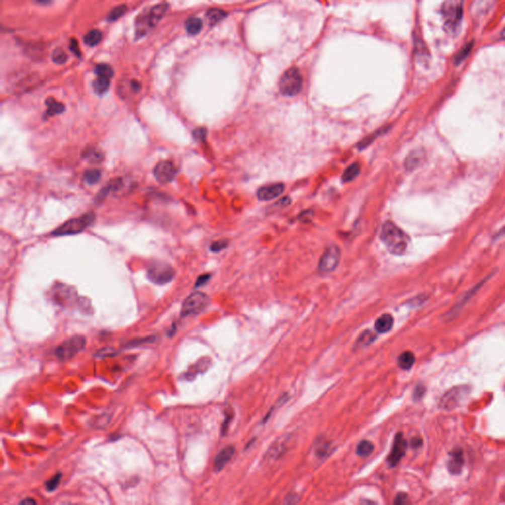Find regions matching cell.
Returning <instances> with one entry per match:
<instances>
[{
  "label": "cell",
  "mask_w": 505,
  "mask_h": 505,
  "mask_svg": "<svg viewBox=\"0 0 505 505\" xmlns=\"http://www.w3.org/2000/svg\"><path fill=\"white\" fill-rule=\"evenodd\" d=\"M424 160V152L420 149H416L410 152L404 161V168L407 171H412L417 168Z\"/></svg>",
  "instance_id": "obj_16"
},
{
  "label": "cell",
  "mask_w": 505,
  "mask_h": 505,
  "mask_svg": "<svg viewBox=\"0 0 505 505\" xmlns=\"http://www.w3.org/2000/svg\"><path fill=\"white\" fill-rule=\"evenodd\" d=\"M37 2H39L40 4H44V5H47V4H50L52 0H36Z\"/></svg>",
  "instance_id": "obj_46"
},
{
  "label": "cell",
  "mask_w": 505,
  "mask_h": 505,
  "mask_svg": "<svg viewBox=\"0 0 505 505\" xmlns=\"http://www.w3.org/2000/svg\"><path fill=\"white\" fill-rule=\"evenodd\" d=\"M86 340L84 336L81 335H75L67 341L63 342L61 345H59L54 354L55 356L61 360V361H66L72 357H74L76 354H79L85 347Z\"/></svg>",
  "instance_id": "obj_6"
},
{
  "label": "cell",
  "mask_w": 505,
  "mask_h": 505,
  "mask_svg": "<svg viewBox=\"0 0 505 505\" xmlns=\"http://www.w3.org/2000/svg\"><path fill=\"white\" fill-rule=\"evenodd\" d=\"M209 278H210V275H208V274L202 275L200 278L197 279V282H196V285H195V286H196V287H200V286H202V285L205 284V283L209 280Z\"/></svg>",
  "instance_id": "obj_40"
},
{
  "label": "cell",
  "mask_w": 505,
  "mask_h": 505,
  "mask_svg": "<svg viewBox=\"0 0 505 505\" xmlns=\"http://www.w3.org/2000/svg\"><path fill=\"white\" fill-rule=\"evenodd\" d=\"M406 447H407V443L403 436V433H401V432L398 433L396 435V438H395V441H394V444L392 447V451L388 457V463L391 467H396L400 463V461L402 460V458L405 454Z\"/></svg>",
  "instance_id": "obj_11"
},
{
  "label": "cell",
  "mask_w": 505,
  "mask_h": 505,
  "mask_svg": "<svg viewBox=\"0 0 505 505\" xmlns=\"http://www.w3.org/2000/svg\"><path fill=\"white\" fill-rule=\"evenodd\" d=\"M425 392H426V389L424 388V386H417V387H416V389H415V391H414V393H413V398H414V400H415V401L420 400V399L423 398V396H424Z\"/></svg>",
  "instance_id": "obj_39"
},
{
  "label": "cell",
  "mask_w": 505,
  "mask_h": 505,
  "mask_svg": "<svg viewBox=\"0 0 505 505\" xmlns=\"http://www.w3.org/2000/svg\"><path fill=\"white\" fill-rule=\"evenodd\" d=\"M95 73L99 77H105L111 79L114 75V71L108 64H98L95 68Z\"/></svg>",
  "instance_id": "obj_30"
},
{
  "label": "cell",
  "mask_w": 505,
  "mask_h": 505,
  "mask_svg": "<svg viewBox=\"0 0 505 505\" xmlns=\"http://www.w3.org/2000/svg\"><path fill=\"white\" fill-rule=\"evenodd\" d=\"M235 454V447L234 446H227L224 449H222L217 456L215 457L214 460V470L216 472L221 471L226 465L228 462L232 459V457Z\"/></svg>",
  "instance_id": "obj_14"
},
{
  "label": "cell",
  "mask_w": 505,
  "mask_h": 505,
  "mask_svg": "<svg viewBox=\"0 0 505 505\" xmlns=\"http://www.w3.org/2000/svg\"><path fill=\"white\" fill-rule=\"evenodd\" d=\"M410 445L411 447L413 448H417L418 446L422 445V439L419 437H414L411 439V442H410Z\"/></svg>",
  "instance_id": "obj_44"
},
{
  "label": "cell",
  "mask_w": 505,
  "mask_h": 505,
  "mask_svg": "<svg viewBox=\"0 0 505 505\" xmlns=\"http://www.w3.org/2000/svg\"><path fill=\"white\" fill-rule=\"evenodd\" d=\"M51 58H52L53 62L56 63V64H64L67 61L68 57H67L66 53L64 52L63 50L56 49V50H54L53 52H52Z\"/></svg>",
  "instance_id": "obj_32"
},
{
  "label": "cell",
  "mask_w": 505,
  "mask_h": 505,
  "mask_svg": "<svg viewBox=\"0 0 505 505\" xmlns=\"http://www.w3.org/2000/svg\"><path fill=\"white\" fill-rule=\"evenodd\" d=\"M374 450V445L368 440H362L356 446V454L360 457H367Z\"/></svg>",
  "instance_id": "obj_26"
},
{
  "label": "cell",
  "mask_w": 505,
  "mask_h": 505,
  "mask_svg": "<svg viewBox=\"0 0 505 505\" xmlns=\"http://www.w3.org/2000/svg\"><path fill=\"white\" fill-rule=\"evenodd\" d=\"M228 246L227 241L225 240H220V241H216L214 243H212L210 245V251L214 252H221L223 251L224 249H226Z\"/></svg>",
  "instance_id": "obj_34"
},
{
  "label": "cell",
  "mask_w": 505,
  "mask_h": 505,
  "mask_svg": "<svg viewBox=\"0 0 505 505\" xmlns=\"http://www.w3.org/2000/svg\"><path fill=\"white\" fill-rule=\"evenodd\" d=\"M473 46H474V43H473V42H470V43H468L467 45H465V46H464V47L460 50V51L456 54L454 59V63L456 65L461 64V63H462V62L466 59V57H468V55L470 54V52H471L472 49H473Z\"/></svg>",
  "instance_id": "obj_28"
},
{
  "label": "cell",
  "mask_w": 505,
  "mask_h": 505,
  "mask_svg": "<svg viewBox=\"0 0 505 505\" xmlns=\"http://www.w3.org/2000/svg\"><path fill=\"white\" fill-rule=\"evenodd\" d=\"M303 86L302 75L298 68L291 67L287 69L279 80V91L284 96L297 95Z\"/></svg>",
  "instance_id": "obj_4"
},
{
  "label": "cell",
  "mask_w": 505,
  "mask_h": 505,
  "mask_svg": "<svg viewBox=\"0 0 505 505\" xmlns=\"http://www.w3.org/2000/svg\"><path fill=\"white\" fill-rule=\"evenodd\" d=\"M415 362V356L411 352H404L400 355L398 359V363L400 367L404 370L410 369Z\"/></svg>",
  "instance_id": "obj_19"
},
{
  "label": "cell",
  "mask_w": 505,
  "mask_h": 505,
  "mask_svg": "<svg viewBox=\"0 0 505 505\" xmlns=\"http://www.w3.org/2000/svg\"><path fill=\"white\" fill-rule=\"evenodd\" d=\"M284 189L285 188L282 183L264 186L258 190L257 196L260 201H272L280 196L283 193Z\"/></svg>",
  "instance_id": "obj_12"
},
{
  "label": "cell",
  "mask_w": 505,
  "mask_h": 505,
  "mask_svg": "<svg viewBox=\"0 0 505 505\" xmlns=\"http://www.w3.org/2000/svg\"><path fill=\"white\" fill-rule=\"evenodd\" d=\"M206 133H207L206 128H204V127H199V128H196V129L194 130V132H193V136H194V138H195L196 140H198V141H203V140L205 139V137H206Z\"/></svg>",
  "instance_id": "obj_36"
},
{
  "label": "cell",
  "mask_w": 505,
  "mask_h": 505,
  "mask_svg": "<svg viewBox=\"0 0 505 505\" xmlns=\"http://www.w3.org/2000/svg\"><path fill=\"white\" fill-rule=\"evenodd\" d=\"M206 16L210 25H215L226 17V12L219 8H211L207 11Z\"/></svg>",
  "instance_id": "obj_20"
},
{
  "label": "cell",
  "mask_w": 505,
  "mask_h": 505,
  "mask_svg": "<svg viewBox=\"0 0 505 505\" xmlns=\"http://www.w3.org/2000/svg\"><path fill=\"white\" fill-rule=\"evenodd\" d=\"M501 36H502V38H503V39H505V29L504 30H503V31H502V33H501Z\"/></svg>",
  "instance_id": "obj_47"
},
{
  "label": "cell",
  "mask_w": 505,
  "mask_h": 505,
  "mask_svg": "<svg viewBox=\"0 0 505 505\" xmlns=\"http://www.w3.org/2000/svg\"><path fill=\"white\" fill-rule=\"evenodd\" d=\"M70 50L73 51V53H75L76 56H80L81 53H80V50H79V46L74 39L70 43Z\"/></svg>",
  "instance_id": "obj_42"
},
{
  "label": "cell",
  "mask_w": 505,
  "mask_h": 505,
  "mask_svg": "<svg viewBox=\"0 0 505 505\" xmlns=\"http://www.w3.org/2000/svg\"><path fill=\"white\" fill-rule=\"evenodd\" d=\"M328 444L327 443H320L319 446L317 447V454L319 456H325V455L328 454Z\"/></svg>",
  "instance_id": "obj_38"
},
{
  "label": "cell",
  "mask_w": 505,
  "mask_h": 505,
  "mask_svg": "<svg viewBox=\"0 0 505 505\" xmlns=\"http://www.w3.org/2000/svg\"><path fill=\"white\" fill-rule=\"evenodd\" d=\"M95 220V215L92 212L84 214L80 217L73 218L63 223L61 226L57 228L52 232L53 236H70L76 235L83 232L87 227H89L93 221Z\"/></svg>",
  "instance_id": "obj_5"
},
{
  "label": "cell",
  "mask_w": 505,
  "mask_h": 505,
  "mask_svg": "<svg viewBox=\"0 0 505 505\" xmlns=\"http://www.w3.org/2000/svg\"><path fill=\"white\" fill-rule=\"evenodd\" d=\"M61 478H62V475L60 473H58L55 476H53L50 480H47V482H46V489L48 491L55 490L57 488V486L59 485V483H60Z\"/></svg>",
  "instance_id": "obj_33"
},
{
  "label": "cell",
  "mask_w": 505,
  "mask_h": 505,
  "mask_svg": "<svg viewBox=\"0 0 505 505\" xmlns=\"http://www.w3.org/2000/svg\"><path fill=\"white\" fill-rule=\"evenodd\" d=\"M463 466H464V456L462 450L460 448L454 449L450 454V459L448 462L449 471L453 475H457L461 472Z\"/></svg>",
  "instance_id": "obj_15"
},
{
  "label": "cell",
  "mask_w": 505,
  "mask_h": 505,
  "mask_svg": "<svg viewBox=\"0 0 505 505\" xmlns=\"http://www.w3.org/2000/svg\"><path fill=\"white\" fill-rule=\"evenodd\" d=\"M83 157L91 163H100L104 159L103 153L95 147L86 148V150L83 152Z\"/></svg>",
  "instance_id": "obj_23"
},
{
  "label": "cell",
  "mask_w": 505,
  "mask_h": 505,
  "mask_svg": "<svg viewBox=\"0 0 505 505\" xmlns=\"http://www.w3.org/2000/svg\"><path fill=\"white\" fill-rule=\"evenodd\" d=\"M147 276L156 284H166L174 278V270L167 263L155 261L149 265Z\"/></svg>",
  "instance_id": "obj_7"
},
{
  "label": "cell",
  "mask_w": 505,
  "mask_h": 505,
  "mask_svg": "<svg viewBox=\"0 0 505 505\" xmlns=\"http://www.w3.org/2000/svg\"><path fill=\"white\" fill-rule=\"evenodd\" d=\"M465 393H466V389L455 388L453 390L449 391L447 394H445L443 399H441L440 405L444 408L455 407L457 403H459L463 399V397L465 396Z\"/></svg>",
  "instance_id": "obj_13"
},
{
  "label": "cell",
  "mask_w": 505,
  "mask_h": 505,
  "mask_svg": "<svg viewBox=\"0 0 505 505\" xmlns=\"http://www.w3.org/2000/svg\"><path fill=\"white\" fill-rule=\"evenodd\" d=\"M21 504H36V501L34 499H31V498H27L25 500H22L20 502Z\"/></svg>",
  "instance_id": "obj_45"
},
{
  "label": "cell",
  "mask_w": 505,
  "mask_h": 505,
  "mask_svg": "<svg viewBox=\"0 0 505 505\" xmlns=\"http://www.w3.org/2000/svg\"><path fill=\"white\" fill-rule=\"evenodd\" d=\"M109 86H110V79L105 77L97 76V79H95L93 83L94 90L98 94H104L108 90Z\"/></svg>",
  "instance_id": "obj_29"
},
{
  "label": "cell",
  "mask_w": 505,
  "mask_h": 505,
  "mask_svg": "<svg viewBox=\"0 0 505 505\" xmlns=\"http://www.w3.org/2000/svg\"><path fill=\"white\" fill-rule=\"evenodd\" d=\"M232 417H233V415H232V414H228V413H226V422H225V423L223 424V426H222V433H223V434L227 431L228 426H229V423L231 422Z\"/></svg>",
  "instance_id": "obj_43"
},
{
  "label": "cell",
  "mask_w": 505,
  "mask_h": 505,
  "mask_svg": "<svg viewBox=\"0 0 505 505\" xmlns=\"http://www.w3.org/2000/svg\"><path fill=\"white\" fill-rule=\"evenodd\" d=\"M381 132H382L381 130H377V131H376V132H374L372 135H370V136H368V137H365V138H364V139H363L360 143H358V148H359V149H363V148L367 147V145H369V144H370V143H371L374 139H376V137L378 136L379 134H380Z\"/></svg>",
  "instance_id": "obj_35"
},
{
  "label": "cell",
  "mask_w": 505,
  "mask_h": 505,
  "mask_svg": "<svg viewBox=\"0 0 505 505\" xmlns=\"http://www.w3.org/2000/svg\"><path fill=\"white\" fill-rule=\"evenodd\" d=\"M102 173L100 170L98 169H90V170H87L85 171L84 173V181L86 184L88 185H95L97 183L100 182L101 180Z\"/></svg>",
  "instance_id": "obj_27"
},
{
  "label": "cell",
  "mask_w": 505,
  "mask_h": 505,
  "mask_svg": "<svg viewBox=\"0 0 505 505\" xmlns=\"http://www.w3.org/2000/svg\"><path fill=\"white\" fill-rule=\"evenodd\" d=\"M380 238L387 249L397 256L405 254L410 241L404 231L392 221H387L383 224Z\"/></svg>",
  "instance_id": "obj_1"
},
{
  "label": "cell",
  "mask_w": 505,
  "mask_h": 505,
  "mask_svg": "<svg viewBox=\"0 0 505 505\" xmlns=\"http://www.w3.org/2000/svg\"><path fill=\"white\" fill-rule=\"evenodd\" d=\"M408 500H407V495L405 493H400L397 495L396 499H395V504H404L406 503Z\"/></svg>",
  "instance_id": "obj_41"
},
{
  "label": "cell",
  "mask_w": 505,
  "mask_h": 505,
  "mask_svg": "<svg viewBox=\"0 0 505 505\" xmlns=\"http://www.w3.org/2000/svg\"><path fill=\"white\" fill-rule=\"evenodd\" d=\"M126 5H119V6H116L115 8H113V10L109 13L108 15V20L109 21H115L117 19H119L120 17H122L125 13H126Z\"/></svg>",
  "instance_id": "obj_31"
},
{
  "label": "cell",
  "mask_w": 505,
  "mask_h": 505,
  "mask_svg": "<svg viewBox=\"0 0 505 505\" xmlns=\"http://www.w3.org/2000/svg\"><path fill=\"white\" fill-rule=\"evenodd\" d=\"M168 10V4L163 2L143 11L135 21L136 37H144L154 29L164 17Z\"/></svg>",
  "instance_id": "obj_2"
},
{
  "label": "cell",
  "mask_w": 505,
  "mask_h": 505,
  "mask_svg": "<svg viewBox=\"0 0 505 505\" xmlns=\"http://www.w3.org/2000/svg\"><path fill=\"white\" fill-rule=\"evenodd\" d=\"M209 303V298L202 292H194L188 296L182 305L181 316L188 317L191 315L199 314Z\"/></svg>",
  "instance_id": "obj_8"
},
{
  "label": "cell",
  "mask_w": 505,
  "mask_h": 505,
  "mask_svg": "<svg viewBox=\"0 0 505 505\" xmlns=\"http://www.w3.org/2000/svg\"><path fill=\"white\" fill-rule=\"evenodd\" d=\"M340 259H341L340 249L336 246H329L322 255L319 261L318 265L319 272L327 274L334 271L339 265Z\"/></svg>",
  "instance_id": "obj_9"
},
{
  "label": "cell",
  "mask_w": 505,
  "mask_h": 505,
  "mask_svg": "<svg viewBox=\"0 0 505 505\" xmlns=\"http://www.w3.org/2000/svg\"><path fill=\"white\" fill-rule=\"evenodd\" d=\"M46 104H47V107H48V110H47V115L49 117H52L54 115H58V114H61L63 113L64 111V105L60 102L56 101L55 99L53 98H49L47 99L46 101Z\"/></svg>",
  "instance_id": "obj_18"
},
{
  "label": "cell",
  "mask_w": 505,
  "mask_h": 505,
  "mask_svg": "<svg viewBox=\"0 0 505 505\" xmlns=\"http://www.w3.org/2000/svg\"><path fill=\"white\" fill-rule=\"evenodd\" d=\"M464 0H446L441 7L445 27L451 33H456L463 18Z\"/></svg>",
  "instance_id": "obj_3"
},
{
  "label": "cell",
  "mask_w": 505,
  "mask_h": 505,
  "mask_svg": "<svg viewBox=\"0 0 505 505\" xmlns=\"http://www.w3.org/2000/svg\"><path fill=\"white\" fill-rule=\"evenodd\" d=\"M177 174V169L171 161H162L154 168V176L161 184L172 182Z\"/></svg>",
  "instance_id": "obj_10"
},
{
  "label": "cell",
  "mask_w": 505,
  "mask_h": 505,
  "mask_svg": "<svg viewBox=\"0 0 505 505\" xmlns=\"http://www.w3.org/2000/svg\"><path fill=\"white\" fill-rule=\"evenodd\" d=\"M394 326V318L390 314H384L375 322V329L379 333L388 332Z\"/></svg>",
  "instance_id": "obj_17"
},
{
  "label": "cell",
  "mask_w": 505,
  "mask_h": 505,
  "mask_svg": "<svg viewBox=\"0 0 505 505\" xmlns=\"http://www.w3.org/2000/svg\"><path fill=\"white\" fill-rule=\"evenodd\" d=\"M102 40V33L99 30H91L84 37V43L89 47L97 46Z\"/></svg>",
  "instance_id": "obj_24"
},
{
  "label": "cell",
  "mask_w": 505,
  "mask_h": 505,
  "mask_svg": "<svg viewBox=\"0 0 505 505\" xmlns=\"http://www.w3.org/2000/svg\"><path fill=\"white\" fill-rule=\"evenodd\" d=\"M359 172H360V165H359L358 163H354V164H352L351 166H349V167L345 170V172H344V174H343V176H342L343 182L348 183V182L353 181L354 179L357 177V175L359 174Z\"/></svg>",
  "instance_id": "obj_25"
},
{
  "label": "cell",
  "mask_w": 505,
  "mask_h": 505,
  "mask_svg": "<svg viewBox=\"0 0 505 505\" xmlns=\"http://www.w3.org/2000/svg\"><path fill=\"white\" fill-rule=\"evenodd\" d=\"M375 339H376V335L371 330H364L357 339V341L355 343V348L367 347L370 344H372L375 341Z\"/></svg>",
  "instance_id": "obj_22"
},
{
  "label": "cell",
  "mask_w": 505,
  "mask_h": 505,
  "mask_svg": "<svg viewBox=\"0 0 505 505\" xmlns=\"http://www.w3.org/2000/svg\"><path fill=\"white\" fill-rule=\"evenodd\" d=\"M313 217H314V211L312 209H308L299 214L298 219L301 222H310L313 219Z\"/></svg>",
  "instance_id": "obj_37"
},
{
  "label": "cell",
  "mask_w": 505,
  "mask_h": 505,
  "mask_svg": "<svg viewBox=\"0 0 505 505\" xmlns=\"http://www.w3.org/2000/svg\"><path fill=\"white\" fill-rule=\"evenodd\" d=\"M185 28L190 35H197L202 29V21L200 18L191 17L186 21Z\"/></svg>",
  "instance_id": "obj_21"
}]
</instances>
